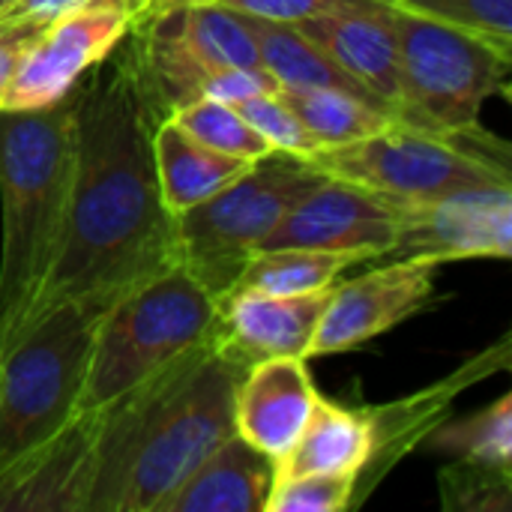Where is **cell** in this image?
Returning <instances> with one entry per match:
<instances>
[{
	"label": "cell",
	"instance_id": "6da1fadb",
	"mask_svg": "<svg viewBox=\"0 0 512 512\" xmlns=\"http://www.w3.org/2000/svg\"><path fill=\"white\" fill-rule=\"evenodd\" d=\"M69 96L75 177L66 240L27 330L60 303H111L177 267V225L162 204L153 159V129L168 114L144 75L132 33Z\"/></svg>",
	"mask_w": 512,
	"mask_h": 512
},
{
	"label": "cell",
	"instance_id": "7a4b0ae2",
	"mask_svg": "<svg viewBox=\"0 0 512 512\" xmlns=\"http://www.w3.org/2000/svg\"><path fill=\"white\" fill-rule=\"evenodd\" d=\"M243 372L210 339L105 405L87 512H159L165 498L234 435V393Z\"/></svg>",
	"mask_w": 512,
	"mask_h": 512
},
{
	"label": "cell",
	"instance_id": "3957f363",
	"mask_svg": "<svg viewBox=\"0 0 512 512\" xmlns=\"http://www.w3.org/2000/svg\"><path fill=\"white\" fill-rule=\"evenodd\" d=\"M72 177V96L42 111H0V357L27 330L60 258Z\"/></svg>",
	"mask_w": 512,
	"mask_h": 512
},
{
	"label": "cell",
	"instance_id": "277c9868",
	"mask_svg": "<svg viewBox=\"0 0 512 512\" xmlns=\"http://www.w3.org/2000/svg\"><path fill=\"white\" fill-rule=\"evenodd\" d=\"M219 300L180 264L123 294L99 315L78 411H96L213 339Z\"/></svg>",
	"mask_w": 512,
	"mask_h": 512
},
{
	"label": "cell",
	"instance_id": "5b68a950",
	"mask_svg": "<svg viewBox=\"0 0 512 512\" xmlns=\"http://www.w3.org/2000/svg\"><path fill=\"white\" fill-rule=\"evenodd\" d=\"M105 306L102 300L60 303L0 357V480L48 447L78 414Z\"/></svg>",
	"mask_w": 512,
	"mask_h": 512
},
{
	"label": "cell",
	"instance_id": "8992f818",
	"mask_svg": "<svg viewBox=\"0 0 512 512\" xmlns=\"http://www.w3.org/2000/svg\"><path fill=\"white\" fill-rule=\"evenodd\" d=\"M324 180L327 174L309 159L267 153L222 192L174 219L177 264L219 300L285 213Z\"/></svg>",
	"mask_w": 512,
	"mask_h": 512
},
{
	"label": "cell",
	"instance_id": "52a82bcc",
	"mask_svg": "<svg viewBox=\"0 0 512 512\" xmlns=\"http://www.w3.org/2000/svg\"><path fill=\"white\" fill-rule=\"evenodd\" d=\"M507 144L477 129L471 135H438L393 123L369 138L321 147L309 162L327 177L357 183L396 201H426L468 186L510 183Z\"/></svg>",
	"mask_w": 512,
	"mask_h": 512
},
{
	"label": "cell",
	"instance_id": "ba28073f",
	"mask_svg": "<svg viewBox=\"0 0 512 512\" xmlns=\"http://www.w3.org/2000/svg\"><path fill=\"white\" fill-rule=\"evenodd\" d=\"M390 21L399 45L402 123L450 138L483 129V102L507 90L512 54L471 30L396 6Z\"/></svg>",
	"mask_w": 512,
	"mask_h": 512
},
{
	"label": "cell",
	"instance_id": "9c48e42d",
	"mask_svg": "<svg viewBox=\"0 0 512 512\" xmlns=\"http://www.w3.org/2000/svg\"><path fill=\"white\" fill-rule=\"evenodd\" d=\"M129 33L165 114L198 99V87L210 72L261 66L249 18L222 3L177 9L132 24Z\"/></svg>",
	"mask_w": 512,
	"mask_h": 512
},
{
	"label": "cell",
	"instance_id": "30bf717a",
	"mask_svg": "<svg viewBox=\"0 0 512 512\" xmlns=\"http://www.w3.org/2000/svg\"><path fill=\"white\" fill-rule=\"evenodd\" d=\"M138 0H87L33 30L0 111H42L63 102L132 30Z\"/></svg>",
	"mask_w": 512,
	"mask_h": 512
},
{
	"label": "cell",
	"instance_id": "8fae6325",
	"mask_svg": "<svg viewBox=\"0 0 512 512\" xmlns=\"http://www.w3.org/2000/svg\"><path fill=\"white\" fill-rule=\"evenodd\" d=\"M393 258L432 264L512 255V186L486 183L426 201H405Z\"/></svg>",
	"mask_w": 512,
	"mask_h": 512
},
{
	"label": "cell",
	"instance_id": "7c38bea8",
	"mask_svg": "<svg viewBox=\"0 0 512 512\" xmlns=\"http://www.w3.org/2000/svg\"><path fill=\"white\" fill-rule=\"evenodd\" d=\"M405 201L363 189L348 180L327 177L303 201H297L261 249H324L345 252L360 261L390 255ZM258 249V252H261Z\"/></svg>",
	"mask_w": 512,
	"mask_h": 512
},
{
	"label": "cell",
	"instance_id": "4fadbf2b",
	"mask_svg": "<svg viewBox=\"0 0 512 512\" xmlns=\"http://www.w3.org/2000/svg\"><path fill=\"white\" fill-rule=\"evenodd\" d=\"M435 270L438 264L423 258H396L387 267L336 282L312 342V357L354 351L417 315L435 291Z\"/></svg>",
	"mask_w": 512,
	"mask_h": 512
},
{
	"label": "cell",
	"instance_id": "5bb4252c",
	"mask_svg": "<svg viewBox=\"0 0 512 512\" xmlns=\"http://www.w3.org/2000/svg\"><path fill=\"white\" fill-rule=\"evenodd\" d=\"M333 288L312 294L228 291L219 297L216 348L240 369L273 357H312V342Z\"/></svg>",
	"mask_w": 512,
	"mask_h": 512
},
{
	"label": "cell",
	"instance_id": "9a60e30c",
	"mask_svg": "<svg viewBox=\"0 0 512 512\" xmlns=\"http://www.w3.org/2000/svg\"><path fill=\"white\" fill-rule=\"evenodd\" d=\"M102 408L78 411L39 453L0 480V512H87Z\"/></svg>",
	"mask_w": 512,
	"mask_h": 512
},
{
	"label": "cell",
	"instance_id": "2e32d148",
	"mask_svg": "<svg viewBox=\"0 0 512 512\" xmlns=\"http://www.w3.org/2000/svg\"><path fill=\"white\" fill-rule=\"evenodd\" d=\"M393 3L333 9L297 21L294 27L315 42L336 66L375 93L402 123V84H399V45L390 21Z\"/></svg>",
	"mask_w": 512,
	"mask_h": 512
},
{
	"label": "cell",
	"instance_id": "e0dca14e",
	"mask_svg": "<svg viewBox=\"0 0 512 512\" xmlns=\"http://www.w3.org/2000/svg\"><path fill=\"white\" fill-rule=\"evenodd\" d=\"M318 390L300 357H273L243 372L234 393V432L273 462L303 432Z\"/></svg>",
	"mask_w": 512,
	"mask_h": 512
},
{
	"label": "cell",
	"instance_id": "ac0fdd59",
	"mask_svg": "<svg viewBox=\"0 0 512 512\" xmlns=\"http://www.w3.org/2000/svg\"><path fill=\"white\" fill-rule=\"evenodd\" d=\"M276 462L237 432L222 441L159 507V512H264Z\"/></svg>",
	"mask_w": 512,
	"mask_h": 512
},
{
	"label": "cell",
	"instance_id": "d6986e66",
	"mask_svg": "<svg viewBox=\"0 0 512 512\" xmlns=\"http://www.w3.org/2000/svg\"><path fill=\"white\" fill-rule=\"evenodd\" d=\"M153 159L162 204L174 219L222 192L252 165L246 159L210 150L171 117H162L153 129Z\"/></svg>",
	"mask_w": 512,
	"mask_h": 512
},
{
	"label": "cell",
	"instance_id": "ffe728a7",
	"mask_svg": "<svg viewBox=\"0 0 512 512\" xmlns=\"http://www.w3.org/2000/svg\"><path fill=\"white\" fill-rule=\"evenodd\" d=\"M372 420L366 411L345 408L330 399H315V408L291 444V450L276 459V477L300 474H345L360 483V474L372 456Z\"/></svg>",
	"mask_w": 512,
	"mask_h": 512
},
{
	"label": "cell",
	"instance_id": "44dd1931",
	"mask_svg": "<svg viewBox=\"0 0 512 512\" xmlns=\"http://www.w3.org/2000/svg\"><path fill=\"white\" fill-rule=\"evenodd\" d=\"M249 24L255 33L258 60L279 81V87H285V90H321V87L345 90V93H354V96L390 111L375 93H369L357 78H351L342 66H336L294 24H279V21H264V18H249Z\"/></svg>",
	"mask_w": 512,
	"mask_h": 512
},
{
	"label": "cell",
	"instance_id": "7402d4cb",
	"mask_svg": "<svg viewBox=\"0 0 512 512\" xmlns=\"http://www.w3.org/2000/svg\"><path fill=\"white\" fill-rule=\"evenodd\" d=\"M351 264H360V258L345 255V252L300 249V246L261 249L246 261V267L240 270L237 282L228 291L312 294V291L333 288Z\"/></svg>",
	"mask_w": 512,
	"mask_h": 512
},
{
	"label": "cell",
	"instance_id": "603a6c76",
	"mask_svg": "<svg viewBox=\"0 0 512 512\" xmlns=\"http://www.w3.org/2000/svg\"><path fill=\"white\" fill-rule=\"evenodd\" d=\"M282 99L297 111L309 135L321 147H339L360 138H369L396 123V117L354 93L345 90H285L279 87Z\"/></svg>",
	"mask_w": 512,
	"mask_h": 512
},
{
	"label": "cell",
	"instance_id": "cb8c5ba5",
	"mask_svg": "<svg viewBox=\"0 0 512 512\" xmlns=\"http://www.w3.org/2000/svg\"><path fill=\"white\" fill-rule=\"evenodd\" d=\"M432 447L468 462L512 471V396L504 393L474 417L441 423L432 435Z\"/></svg>",
	"mask_w": 512,
	"mask_h": 512
},
{
	"label": "cell",
	"instance_id": "d4e9b609",
	"mask_svg": "<svg viewBox=\"0 0 512 512\" xmlns=\"http://www.w3.org/2000/svg\"><path fill=\"white\" fill-rule=\"evenodd\" d=\"M168 117L180 129H186L192 138L207 144L210 150H219L246 162H258L267 153H273L270 144L246 123V117L234 105H225L216 99H192L174 108Z\"/></svg>",
	"mask_w": 512,
	"mask_h": 512
},
{
	"label": "cell",
	"instance_id": "484cf974",
	"mask_svg": "<svg viewBox=\"0 0 512 512\" xmlns=\"http://www.w3.org/2000/svg\"><path fill=\"white\" fill-rule=\"evenodd\" d=\"M396 9L471 30L512 54V0H390Z\"/></svg>",
	"mask_w": 512,
	"mask_h": 512
},
{
	"label": "cell",
	"instance_id": "4316f807",
	"mask_svg": "<svg viewBox=\"0 0 512 512\" xmlns=\"http://www.w3.org/2000/svg\"><path fill=\"white\" fill-rule=\"evenodd\" d=\"M438 483H441V495H444L447 510H510L512 471H501V468H489V465H480V462L459 459L456 465L441 471Z\"/></svg>",
	"mask_w": 512,
	"mask_h": 512
},
{
	"label": "cell",
	"instance_id": "83f0119b",
	"mask_svg": "<svg viewBox=\"0 0 512 512\" xmlns=\"http://www.w3.org/2000/svg\"><path fill=\"white\" fill-rule=\"evenodd\" d=\"M357 480L345 474L276 477L264 512H342L354 504Z\"/></svg>",
	"mask_w": 512,
	"mask_h": 512
},
{
	"label": "cell",
	"instance_id": "f1b7e54d",
	"mask_svg": "<svg viewBox=\"0 0 512 512\" xmlns=\"http://www.w3.org/2000/svg\"><path fill=\"white\" fill-rule=\"evenodd\" d=\"M234 108L270 144V150L291 153V156H300V159H309L318 150L315 138L309 135V129L303 126V120L297 117V111L282 99L279 90L276 93L249 96V99L237 102Z\"/></svg>",
	"mask_w": 512,
	"mask_h": 512
},
{
	"label": "cell",
	"instance_id": "f546056e",
	"mask_svg": "<svg viewBox=\"0 0 512 512\" xmlns=\"http://www.w3.org/2000/svg\"><path fill=\"white\" fill-rule=\"evenodd\" d=\"M222 6L264 21L279 24H297L312 15H324L333 9H351V6H372V3H390V0H219Z\"/></svg>",
	"mask_w": 512,
	"mask_h": 512
},
{
	"label": "cell",
	"instance_id": "4dcf8cb0",
	"mask_svg": "<svg viewBox=\"0 0 512 512\" xmlns=\"http://www.w3.org/2000/svg\"><path fill=\"white\" fill-rule=\"evenodd\" d=\"M81 3L87 0H15L0 9V30H39Z\"/></svg>",
	"mask_w": 512,
	"mask_h": 512
},
{
	"label": "cell",
	"instance_id": "1f68e13d",
	"mask_svg": "<svg viewBox=\"0 0 512 512\" xmlns=\"http://www.w3.org/2000/svg\"><path fill=\"white\" fill-rule=\"evenodd\" d=\"M33 30H0V102L6 96V87L18 69V60L30 42Z\"/></svg>",
	"mask_w": 512,
	"mask_h": 512
},
{
	"label": "cell",
	"instance_id": "d6a6232c",
	"mask_svg": "<svg viewBox=\"0 0 512 512\" xmlns=\"http://www.w3.org/2000/svg\"><path fill=\"white\" fill-rule=\"evenodd\" d=\"M207 3H219V0H138L132 24L168 15V12H177V9H189V6H207Z\"/></svg>",
	"mask_w": 512,
	"mask_h": 512
},
{
	"label": "cell",
	"instance_id": "836d02e7",
	"mask_svg": "<svg viewBox=\"0 0 512 512\" xmlns=\"http://www.w3.org/2000/svg\"><path fill=\"white\" fill-rule=\"evenodd\" d=\"M9 3H15V0H0V9H6Z\"/></svg>",
	"mask_w": 512,
	"mask_h": 512
}]
</instances>
